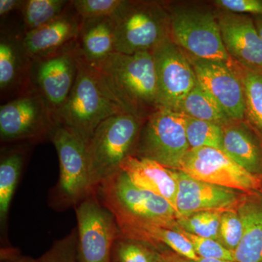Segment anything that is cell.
<instances>
[{"mask_svg": "<svg viewBox=\"0 0 262 262\" xmlns=\"http://www.w3.org/2000/svg\"><path fill=\"white\" fill-rule=\"evenodd\" d=\"M223 149L239 166L262 176V141L246 120H230L222 125Z\"/></svg>", "mask_w": 262, "mask_h": 262, "instance_id": "obj_21", "label": "cell"}, {"mask_svg": "<svg viewBox=\"0 0 262 262\" xmlns=\"http://www.w3.org/2000/svg\"><path fill=\"white\" fill-rule=\"evenodd\" d=\"M24 0H0V16H6L15 10L20 11Z\"/></svg>", "mask_w": 262, "mask_h": 262, "instance_id": "obj_38", "label": "cell"}, {"mask_svg": "<svg viewBox=\"0 0 262 262\" xmlns=\"http://www.w3.org/2000/svg\"><path fill=\"white\" fill-rule=\"evenodd\" d=\"M187 56L198 83L211 95L227 116L230 120H244V84L234 61L202 60Z\"/></svg>", "mask_w": 262, "mask_h": 262, "instance_id": "obj_14", "label": "cell"}, {"mask_svg": "<svg viewBox=\"0 0 262 262\" xmlns=\"http://www.w3.org/2000/svg\"><path fill=\"white\" fill-rule=\"evenodd\" d=\"M244 234V225L237 209L227 210L221 215L218 242L234 253Z\"/></svg>", "mask_w": 262, "mask_h": 262, "instance_id": "obj_31", "label": "cell"}, {"mask_svg": "<svg viewBox=\"0 0 262 262\" xmlns=\"http://www.w3.org/2000/svg\"><path fill=\"white\" fill-rule=\"evenodd\" d=\"M120 170L136 187L161 196L177 210L178 184L174 170L155 160L137 156L127 157L120 165Z\"/></svg>", "mask_w": 262, "mask_h": 262, "instance_id": "obj_19", "label": "cell"}, {"mask_svg": "<svg viewBox=\"0 0 262 262\" xmlns=\"http://www.w3.org/2000/svg\"><path fill=\"white\" fill-rule=\"evenodd\" d=\"M33 60L23 43L22 32L2 29L0 37V91L1 96L13 98L34 89Z\"/></svg>", "mask_w": 262, "mask_h": 262, "instance_id": "obj_17", "label": "cell"}, {"mask_svg": "<svg viewBox=\"0 0 262 262\" xmlns=\"http://www.w3.org/2000/svg\"><path fill=\"white\" fill-rule=\"evenodd\" d=\"M79 48L91 67H95L115 51V24L112 17L82 20Z\"/></svg>", "mask_w": 262, "mask_h": 262, "instance_id": "obj_23", "label": "cell"}, {"mask_svg": "<svg viewBox=\"0 0 262 262\" xmlns=\"http://www.w3.org/2000/svg\"><path fill=\"white\" fill-rule=\"evenodd\" d=\"M56 125L54 114L34 89L0 106L2 144L41 142L49 139Z\"/></svg>", "mask_w": 262, "mask_h": 262, "instance_id": "obj_8", "label": "cell"}, {"mask_svg": "<svg viewBox=\"0 0 262 262\" xmlns=\"http://www.w3.org/2000/svg\"><path fill=\"white\" fill-rule=\"evenodd\" d=\"M118 229L120 234L124 237L149 243L160 250L168 248L194 261L201 259L189 239L177 229L139 222L123 225Z\"/></svg>", "mask_w": 262, "mask_h": 262, "instance_id": "obj_24", "label": "cell"}, {"mask_svg": "<svg viewBox=\"0 0 262 262\" xmlns=\"http://www.w3.org/2000/svg\"><path fill=\"white\" fill-rule=\"evenodd\" d=\"M178 184L176 208L179 218L196 212L236 209L244 193L198 180L174 170Z\"/></svg>", "mask_w": 262, "mask_h": 262, "instance_id": "obj_16", "label": "cell"}, {"mask_svg": "<svg viewBox=\"0 0 262 262\" xmlns=\"http://www.w3.org/2000/svg\"><path fill=\"white\" fill-rule=\"evenodd\" d=\"M158 262H198L178 253L174 252L168 248H164L160 251Z\"/></svg>", "mask_w": 262, "mask_h": 262, "instance_id": "obj_37", "label": "cell"}, {"mask_svg": "<svg viewBox=\"0 0 262 262\" xmlns=\"http://www.w3.org/2000/svg\"><path fill=\"white\" fill-rule=\"evenodd\" d=\"M146 120V119H145ZM145 120L125 113L108 117L98 125L87 145L91 187L120 170L127 157L135 156Z\"/></svg>", "mask_w": 262, "mask_h": 262, "instance_id": "obj_3", "label": "cell"}, {"mask_svg": "<svg viewBox=\"0 0 262 262\" xmlns=\"http://www.w3.org/2000/svg\"><path fill=\"white\" fill-rule=\"evenodd\" d=\"M0 262H39L38 259L24 255L20 250L10 246L0 249Z\"/></svg>", "mask_w": 262, "mask_h": 262, "instance_id": "obj_36", "label": "cell"}, {"mask_svg": "<svg viewBox=\"0 0 262 262\" xmlns=\"http://www.w3.org/2000/svg\"><path fill=\"white\" fill-rule=\"evenodd\" d=\"M160 108L177 112L184 98L198 83L185 52L172 40L164 39L152 51Z\"/></svg>", "mask_w": 262, "mask_h": 262, "instance_id": "obj_12", "label": "cell"}, {"mask_svg": "<svg viewBox=\"0 0 262 262\" xmlns=\"http://www.w3.org/2000/svg\"><path fill=\"white\" fill-rule=\"evenodd\" d=\"M81 52L78 42L56 54L33 61L32 84L53 114L63 106L77 77Z\"/></svg>", "mask_w": 262, "mask_h": 262, "instance_id": "obj_13", "label": "cell"}, {"mask_svg": "<svg viewBox=\"0 0 262 262\" xmlns=\"http://www.w3.org/2000/svg\"><path fill=\"white\" fill-rule=\"evenodd\" d=\"M198 262H237L235 261H227V260L201 259Z\"/></svg>", "mask_w": 262, "mask_h": 262, "instance_id": "obj_40", "label": "cell"}, {"mask_svg": "<svg viewBox=\"0 0 262 262\" xmlns=\"http://www.w3.org/2000/svg\"><path fill=\"white\" fill-rule=\"evenodd\" d=\"M215 9L222 41L230 58L244 68L262 71V39L253 17Z\"/></svg>", "mask_w": 262, "mask_h": 262, "instance_id": "obj_15", "label": "cell"}, {"mask_svg": "<svg viewBox=\"0 0 262 262\" xmlns=\"http://www.w3.org/2000/svg\"><path fill=\"white\" fill-rule=\"evenodd\" d=\"M112 18L117 53L151 52L170 36L168 10L162 2L122 0Z\"/></svg>", "mask_w": 262, "mask_h": 262, "instance_id": "obj_6", "label": "cell"}, {"mask_svg": "<svg viewBox=\"0 0 262 262\" xmlns=\"http://www.w3.org/2000/svg\"><path fill=\"white\" fill-rule=\"evenodd\" d=\"M39 262H77V227L59 239L38 258Z\"/></svg>", "mask_w": 262, "mask_h": 262, "instance_id": "obj_34", "label": "cell"}, {"mask_svg": "<svg viewBox=\"0 0 262 262\" xmlns=\"http://www.w3.org/2000/svg\"><path fill=\"white\" fill-rule=\"evenodd\" d=\"M244 234L234 252L237 262H262V192L244 193L237 208Z\"/></svg>", "mask_w": 262, "mask_h": 262, "instance_id": "obj_22", "label": "cell"}, {"mask_svg": "<svg viewBox=\"0 0 262 262\" xmlns=\"http://www.w3.org/2000/svg\"><path fill=\"white\" fill-rule=\"evenodd\" d=\"M117 227L148 223L176 229L178 212L168 201L134 185L122 170L103 181L96 190Z\"/></svg>", "mask_w": 262, "mask_h": 262, "instance_id": "obj_2", "label": "cell"}, {"mask_svg": "<svg viewBox=\"0 0 262 262\" xmlns=\"http://www.w3.org/2000/svg\"><path fill=\"white\" fill-rule=\"evenodd\" d=\"M189 149L184 115L160 108L144 121L135 156L155 160L166 168L178 170Z\"/></svg>", "mask_w": 262, "mask_h": 262, "instance_id": "obj_9", "label": "cell"}, {"mask_svg": "<svg viewBox=\"0 0 262 262\" xmlns=\"http://www.w3.org/2000/svg\"><path fill=\"white\" fill-rule=\"evenodd\" d=\"M212 4L217 9L251 16H262V0H215Z\"/></svg>", "mask_w": 262, "mask_h": 262, "instance_id": "obj_35", "label": "cell"}, {"mask_svg": "<svg viewBox=\"0 0 262 262\" xmlns=\"http://www.w3.org/2000/svg\"><path fill=\"white\" fill-rule=\"evenodd\" d=\"M170 37L188 56L202 60L230 61L226 51L216 9L202 3H165Z\"/></svg>", "mask_w": 262, "mask_h": 262, "instance_id": "obj_4", "label": "cell"}, {"mask_svg": "<svg viewBox=\"0 0 262 262\" xmlns=\"http://www.w3.org/2000/svg\"><path fill=\"white\" fill-rule=\"evenodd\" d=\"M176 229L189 239L200 258L234 261V253L224 247L218 241L189 233L181 228L179 224Z\"/></svg>", "mask_w": 262, "mask_h": 262, "instance_id": "obj_32", "label": "cell"}, {"mask_svg": "<svg viewBox=\"0 0 262 262\" xmlns=\"http://www.w3.org/2000/svg\"><path fill=\"white\" fill-rule=\"evenodd\" d=\"M28 144H10L2 148L0 156V234L3 247L8 243L10 206L20 182L29 149Z\"/></svg>", "mask_w": 262, "mask_h": 262, "instance_id": "obj_20", "label": "cell"}, {"mask_svg": "<svg viewBox=\"0 0 262 262\" xmlns=\"http://www.w3.org/2000/svg\"><path fill=\"white\" fill-rule=\"evenodd\" d=\"M58 154L59 177L49 194V205L57 211L75 208L91 187L87 144L72 131L56 125L49 138Z\"/></svg>", "mask_w": 262, "mask_h": 262, "instance_id": "obj_7", "label": "cell"}, {"mask_svg": "<svg viewBox=\"0 0 262 262\" xmlns=\"http://www.w3.org/2000/svg\"><path fill=\"white\" fill-rule=\"evenodd\" d=\"M122 0H73L72 8L82 20L113 17Z\"/></svg>", "mask_w": 262, "mask_h": 262, "instance_id": "obj_33", "label": "cell"}, {"mask_svg": "<svg viewBox=\"0 0 262 262\" xmlns=\"http://www.w3.org/2000/svg\"><path fill=\"white\" fill-rule=\"evenodd\" d=\"M82 23V18L70 5L63 14L23 34L24 47L33 61L56 54L77 42Z\"/></svg>", "mask_w": 262, "mask_h": 262, "instance_id": "obj_18", "label": "cell"}, {"mask_svg": "<svg viewBox=\"0 0 262 262\" xmlns=\"http://www.w3.org/2000/svg\"><path fill=\"white\" fill-rule=\"evenodd\" d=\"M220 211L196 212L177 220L179 227L189 233L199 237L218 241L221 215Z\"/></svg>", "mask_w": 262, "mask_h": 262, "instance_id": "obj_30", "label": "cell"}, {"mask_svg": "<svg viewBox=\"0 0 262 262\" xmlns=\"http://www.w3.org/2000/svg\"><path fill=\"white\" fill-rule=\"evenodd\" d=\"M77 222V262H112L114 243L120 233L113 215L96 191L75 208Z\"/></svg>", "mask_w": 262, "mask_h": 262, "instance_id": "obj_10", "label": "cell"}, {"mask_svg": "<svg viewBox=\"0 0 262 262\" xmlns=\"http://www.w3.org/2000/svg\"><path fill=\"white\" fill-rule=\"evenodd\" d=\"M121 113V108L103 94L93 69L81 53L73 88L54 115L56 125L72 131L88 145L101 122Z\"/></svg>", "mask_w": 262, "mask_h": 262, "instance_id": "obj_5", "label": "cell"}, {"mask_svg": "<svg viewBox=\"0 0 262 262\" xmlns=\"http://www.w3.org/2000/svg\"><path fill=\"white\" fill-rule=\"evenodd\" d=\"M178 170L189 177L244 193L262 192V176L245 170L220 149H190Z\"/></svg>", "mask_w": 262, "mask_h": 262, "instance_id": "obj_11", "label": "cell"}, {"mask_svg": "<svg viewBox=\"0 0 262 262\" xmlns=\"http://www.w3.org/2000/svg\"><path fill=\"white\" fill-rule=\"evenodd\" d=\"M67 0H24L20 10L23 34L42 27L63 14L70 8Z\"/></svg>", "mask_w": 262, "mask_h": 262, "instance_id": "obj_27", "label": "cell"}, {"mask_svg": "<svg viewBox=\"0 0 262 262\" xmlns=\"http://www.w3.org/2000/svg\"><path fill=\"white\" fill-rule=\"evenodd\" d=\"M234 63L244 84L246 96L244 120L262 141V71L248 70Z\"/></svg>", "mask_w": 262, "mask_h": 262, "instance_id": "obj_26", "label": "cell"}, {"mask_svg": "<svg viewBox=\"0 0 262 262\" xmlns=\"http://www.w3.org/2000/svg\"><path fill=\"white\" fill-rule=\"evenodd\" d=\"M160 251L144 241L119 233L112 251V262H158Z\"/></svg>", "mask_w": 262, "mask_h": 262, "instance_id": "obj_28", "label": "cell"}, {"mask_svg": "<svg viewBox=\"0 0 262 262\" xmlns=\"http://www.w3.org/2000/svg\"><path fill=\"white\" fill-rule=\"evenodd\" d=\"M177 112L198 120L218 124L221 126L230 120L211 95L198 82L184 98Z\"/></svg>", "mask_w": 262, "mask_h": 262, "instance_id": "obj_25", "label": "cell"}, {"mask_svg": "<svg viewBox=\"0 0 262 262\" xmlns=\"http://www.w3.org/2000/svg\"><path fill=\"white\" fill-rule=\"evenodd\" d=\"M184 119L186 134L190 149L210 147L224 151L223 131L221 125L186 115Z\"/></svg>", "mask_w": 262, "mask_h": 262, "instance_id": "obj_29", "label": "cell"}, {"mask_svg": "<svg viewBox=\"0 0 262 262\" xmlns=\"http://www.w3.org/2000/svg\"><path fill=\"white\" fill-rule=\"evenodd\" d=\"M91 68L103 94L124 113L145 120L160 108L152 52H114Z\"/></svg>", "mask_w": 262, "mask_h": 262, "instance_id": "obj_1", "label": "cell"}, {"mask_svg": "<svg viewBox=\"0 0 262 262\" xmlns=\"http://www.w3.org/2000/svg\"><path fill=\"white\" fill-rule=\"evenodd\" d=\"M258 34L262 39V16H252Z\"/></svg>", "mask_w": 262, "mask_h": 262, "instance_id": "obj_39", "label": "cell"}]
</instances>
